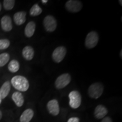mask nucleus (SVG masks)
I'll return each mask as SVG.
<instances>
[{"mask_svg":"<svg viewBox=\"0 0 122 122\" xmlns=\"http://www.w3.org/2000/svg\"><path fill=\"white\" fill-rule=\"evenodd\" d=\"M80 119L77 117H71L68 120L67 122H79Z\"/></svg>","mask_w":122,"mask_h":122,"instance_id":"nucleus-23","label":"nucleus"},{"mask_svg":"<svg viewBox=\"0 0 122 122\" xmlns=\"http://www.w3.org/2000/svg\"><path fill=\"white\" fill-rule=\"evenodd\" d=\"M11 84L13 87L18 92H26L30 87V83L26 77L23 76L16 75L11 80Z\"/></svg>","mask_w":122,"mask_h":122,"instance_id":"nucleus-1","label":"nucleus"},{"mask_svg":"<svg viewBox=\"0 0 122 122\" xmlns=\"http://www.w3.org/2000/svg\"><path fill=\"white\" fill-rule=\"evenodd\" d=\"M10 45V42L8 39H0V50L6 49Z\"/></svg>","mask_w":122,"mask_h":122,"instance_id":"nucleus-22","label":"nucleus"},{"mask_svg":"<svg viewBox=\"0 0 122 122\" xmlns=\"http://www.w3.org/2000/svg\"><path fill=\"white\" fill-rule=\"evenodd\" d=\"M47 109L50 114L54 116H57L59 114L60 109L58 102L56 99L49 101L47 104Z\"/></svg>","mask_w":122,"mask_h":122,"instance_id":"nucleus-9","label":"nucleus"},{"mask_svg":"<svg viewBox=\"0 0 122 122\" xmlns=\"http://www.w3.org/2000/svg\"><path fill=\"white\" fill-rule=\"evenodd\" d=\"M1 9H2V6H1V3H0V11H1Z\"/></svg>","mask_w":122,"mask_h":122,"instance_id":"nucleus-30","label":"nucleus"},{"mask_svg":"<svg viewBox=\"0 0 122 122\" xmlns=\"http://www.w3.org/2000/svg\"><path fill=\"white\" fill-rule=\"evenodd\" d=\"M15 4L14 0H4L3 2V5L5 10H11L14 8Z\"/></svg>","mask_w":122,"mask_h":122,"instance_id":"nucleus-21","label":"nucleus"},{"mask_svg":"<svg viewBox=\"0 0 122 122\" xmlns=\"http://www.w3.org/2000/svg\"><path fill=\"white\" fill-rule=\"evenodd\" d=\"M108 113V110L105 106L102 105H99L96 106L94 110V116L97 119H101L105 118Z\"/></svg>","mask_w":122,"mask_h":122,"instance_id":"nucleus-11","label":"nucleus"},{"mask_svg":"<svg viewBox=\"0 0 122 122\" xmlns=\"http://www.w3.org/2000/svg\"><path fill=\"white\" fill-rule=\"evenodd\" d=\"M71 81V75L65 73L59 75L55 81V86L58 89H63L69 84Z\"/></svg>","mask_w":122,"mask_h":122,"instance_id":"nucleus-5","label":"nucleus"},{"mask_svg":"<svg viewBox=\"0 0 122 122\" xmlns=\"http://www.w3.org/2000/svg\"><path fill=\"white\" fill-rule=\"evenodd\" d=\"M101 122H112L111 119L109 117H105V118H103V119L102 120Z\"/></svg>","mask_w":122,"mask_h":122,"instance_id":"nucleus-24","label":"nucleus"},{"mask_svg":"<svg viewBox=\"0 0 122 122\" xmlns=\"http://www.w3.org/2000/svg\"><path fill=\"white\" fill-rule=\"evenodd\" d=\"M27 13L25 11H18L14 15V20L17 25H20L24 24L26 21Z\"/></svg>","mask_w":122,"mask_h":122,"instance_id":"nucleus-12","label":"nucleus"},{"mask_svg":"<svg viewBox=\"0 0 122 122\" xmlns=\"http://www.w3.org/2000/svg\"><path fill=\"white\" fill-rule=\"evenodd\" d=\"M36 30V23L33 21L28 22L24 29V34L27 37H32Z\"/></svg>","mask_w":122,"mask_h":122,"instance_id":"nucleus-14","label":"nucleus"},{"mask_svg":"<svg viewBox=\"0 0 122 122\" xmlns=\"http://www.w3.org/2000/svg\"><path fill=\"white\" fill-rule=\"evenodd\" d=\"M12 100L18 107H21L24 104V98L22 93L20 92H15L12 95Z\"/></svg>","mask_w":122,"mask_h":122,"instance_id":"nucleus-16","label":"nucleus"},{"mask_svg":"<svg viewBox=\"0 0 122 122\" xmlns=\"http://www.w3.org/2000/svg\"><path fill=\"white\" fill-rule=\"evenodd\" d=\"M99 36L97 32L93 31L90 32L86 35L85 40V45L86 48L92 49L96 46L98 42Z\"/></svg>","mask_w":122,"mask_h":122,"instance_id":"nucleus-4","label":"nucleus"},{"mask_svg":"<svg viewBox=\"0 0 122 122\" xmlns=\"http://www.w3.org/2000/svg\"><path fill=\"white\" fill-rule=\"evenodd\" d=\"M41 2H42V4H46L48 2V0H42Z\"/></svg>","mask_w":122,"mask_h":122,"instance_id":"nucleus-25","label":"nucleus"},{"mask_svg":"<svg viewBox=\"0 0 122 122\" xmlns=\"http://www.w3.org/2000/svg\"><path fill=\"white\" fill-rule=\"evenodd\" d=\"M104 87L102 83H94L92 84L88 88V95L92 98L97 99L102 96Z\"/></svg>","mask_w":122,"mask_h":122,"instance_id":"nucleus-2","label":"nucleus"},{"mask_svg":"<svg viewBox=\"0 0 122 122\" xmlns=\"http://www.w3.org/2000/svg\"><path fill=\"white\" fill-rule=\"evenodd\" d=\"M2 97H1V94H0V104H1V102H2Z\"/></svg>","mask_w":122,"mask_h":122,"instance_id":"nucleus-28","label":"nucleus"},{"mask_svg":"<svg viewBox=\"0 0 122 122\" xmlns=\"http://www.w3.org/2000/svg\"><path fill=\"white\" fill-rule=\"evenodd\" d=\"M2 112H1V111L0 110V120L2 119Z\"/></svg>","mask_w":122,"mask_h":122,"instance_id":"nucleus-26","label":"nucleus"},{"mask_svg":"<svg viewBox=\"0 0 122 122\" xmlns=\"http://www.w3.org/2000/svg\"><path fill=\"white\" fill-rule=\"evenodd\" d=\"M20 68V65L17 60L13 59L9 62L8 65V70L10 72L15 73L18 72Z\"/></svg>","mask_w":122,"mask_h":122,"instance_id":"nucleus-18","label":"nucleus"},{"mask_svg":"<svg viewBox=\"0 0 122 122\" xmlns=\"http://www.w3.org/2000/svg\"><path fill=\"white\" fill-rule=\"evenodd\" d=\"M34 115V112L31 109H26L20 117V122H30Z\"/></svg>","mask_w":122,"mask_h":122,"instance_id":"nucleus-15","label":"nucleus"},{"mask_svg":"<svg viewBox=\"0 0 122 122\" xmlns=\"http://www.w3.org/2000/svg\"><path fill=\"white\" fill-rule=\"evenodd\" d=\"M69 105L74 109H77L81 103V96L79 91H72L68 94Z\"/></svg>","mask_w":122,"mask_h":122,"instance_id":"nucleus-3","label":"nucleus"},{"mask_svg":"<svg viewBox=\"0 0 122 122\" xmlns=\"http://www.w3.org/2000/svg\"><path fill=\"white\" fill-rule=\"evenodd\" d=\"M11 89V83L9 81H6L3 84L0 88V94L2 99L5 98L8 96Z\"/></svg>","mask_w":122,"mask_h":122,"instance_id":"nucleus-17","label":"nucleus"},{"mask_svg":"<svg viewBox=\"0 0 122 122\" xmlns=\"http://www.w3.org/2000/svg\"><path fill=\"white\" fill-rule=\"evenodd\" d=\"M43 24L45 30L49 32H54L57 27V20L52 15L46 16L44 19Z\"/></svg>","mask_w":122,"mask_h":122,"instance_id":"nucleus-6","label":"nucleus"},{"mask_svg":"<svg viewBox=\"0 0 122 122\" xmlns=\"http://www.w3.org/2000/svg\"><path fill=\"white\" fill-rule=\"evenodd\" d=\"M22 56L25 60H32L34 57L35 50L32 47L30 46H26L23 49Z\"/></svg>","mask_w":122,"mask_h":122,"instance_id":"nucleus-13","label":"nucleus"},{"mask_svg":"<svg viewBox=\"0 0 122 122\" xmlns=\"http://www.w3.org/2000/svg\"><path fill=\"white\" fill-rule=\"evenodd\" d=\"M1 28L4 31L9 32L13 29L11 18L9 15H5L1 20Z\"/></svg>","mask_w":122,"mask_h":122,"instance_id":"nucleus-10","label":"nucleus"},{"mask_svg":"<svg viewBox=\"0 0 122 122\" xmlns=\"http://www.w3.org/2000/svg\"><path fill=\"white\" fill-rule=\"evenodd\" d=\"M67 53L66 48L63 46H58L55 49L52 54V58L56 63H59L65 58Z\"/></svg>","mask_w":122,"mask_h":122,"instance_id":"nucleus-7","label":"nucleus"},{"mask_svg":"<svg viewBox=\"0 0 122 122\" xmlns=\"http://www.w3.org/2000/svg\"><path fill=\"white\" fill-rule=\"evenodd\" d=\"M42 10L41 8V7H40V6L37 4H36L33 5L31 8H30V14L31 16H36L40 15L42 13Z\"/></svg>","mask_w":122,"mask_h":122,"instance_id":"nucleus-19","label":"nucleus"},{"mask_svg":"<svg viewBox=\"0 0 122 122\" xmlns=\"http://www.w3.org/2000/svg\"><path fill=\"white\" fill-rule=\"evenodd\" d=\"M66 9L70 13H78L81 10L83 4L81 2L77 0H69L65 5Z\"/></svg>","mask_w":122,"mask_h":122,"instance_id":"nucleus-8","label":"nucleus"},{"mask_svg":"<svg viewBox=\"0 0 122 122\" xmlns=\"http://www.w3.org/2000/svg\"><path fill=\"white\" fill-rule=\"evenodd\" d=\"M122 50H120V58H122Z\"/></svg>","mask_w":122,"mask_h":122,"instance_id":"nucleus-27","label":"nucleus"},{"mask_svg":"<svg viewBox=\"0 0 122 122\" xmlns=\"http://www.w3.org/2000/svg\"><path fill=\"white\" fill-rule=\"evenodd\" d=\"M119 4H120V5H122V0H120V1H119Z\"/></svg>","mask_w":122,"mask_h":122,"instance_id":"nucleus-29","label":"nucleus"},{"mask_svg":"<svg viewBox=\"0 0 122 122\" xmlns=\"http://www.w3.org/2000/svg\"><path fill=\"white\" fill-rule=\"evenodd\" d=\"M10 60V55L7 53H3L0 54V67H4Z\"/></svg>","mask_w":122,"mask_h":122,"instance_id":"nucleus-20","label":"nucleus"}]
</instances>
